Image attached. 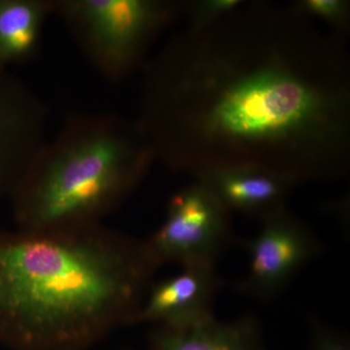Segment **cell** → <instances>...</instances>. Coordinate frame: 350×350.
Returning a JSON list of instances; mask_svg holds the SVG:
<instances>
[{"label": "cell", "mask_w": 350, "mask_h": 350, "mask_svg": "<svg viewBox=\"0 0 350 350\" xmlns=\"http://www.w3.org/2000/svg\"><path fill=\"white\" fill-rule=\"evenodd\" d=\"M148 345L151 350H269L261 323L253 314L231 321L214 317L187 328L155 326Z\"/></svg>", "instance_id": "10"}, {"label": "cell", "mask_w": 350, "mask_h": 350, "mask_svg": "<svg viewBox=\"0 0 350 350\" xmlns=\"http://www.w3.org/2000/svg\"><path fill=\"white\" fill-rule=\"evenodd\" d=\"M142 72L135 120L172 172L256 165L294 186L349 172L345 38L291 4L243 1L175 34Z\"/></svg>", "instance_id": "1"}, {"label": "cell", "mask_w": 350, "mask_h": 350, "mask_svg": "<svg viewBox=\"0 0 350 350\" xmlns=\"http://www.w3.org/2000/svg\"><path fill=\"white\" fill-rule=\"evenodd\" d=\"M184 13L169 0H56L59 18L96 72L125 81L147 64L159 36Z\"/></svg>", "instance_id": "4"}, {"label": "cell", "mask_w": 350, "mask_h": 350, "mask_svg": "<svg viewBox=\"0 0 350 350\" xmlns=\"http://www.w3.org/2000/svg\"><path fill=\"white\" fill-rule=\"evenodd\" d=\"M292 7L301 15L315 22L321 21L332 27L333 32L342 36L347 31L349 21V2L345 0H301L293 2Z\"/></svg>", "instance_id": "12"}, {"label": "cell", "mask_w": 350, "mask_h": 350, "mask_svg": "<svg viewBox=\"0 0 350 350\" xmlns=\"http://www.w3.org/2000/svg\"><path fill=\"white\" fill-rule=\"evenodd\" d=\"M223 285L216 267H182L180 273L152 283L133 325L187 328L213 319Z\"/></svg>", "instance_id": "8"}, {"label": "cell", "mask_w": 350, "mask_h": 350, "mask_svg": "<svg viewBox=\"0 0 350 350\" xmlns=\"http://www.w3.org/2000/svg\"><path fill=\"white\" fill-rule=\"evenodd\" d=\"M56 0H0V70L38 56Z\"/></svg>", "instance_id": "11"}, {"label": "cell", "mask_w": 350, "mask_h": 350, "mask_svg": "<svg viewBox=\"0 0 350 350\" xmlns=\"http://www.w3.org/2000/svg\"><path fill=\"white\" fill-rule=\"evenodd\" d=\"M156 160L135 118L71 113L9 197L16 226L48 231L103 223L142 185Z\"/></svg>", "instance_id": "3"}, {"label": "cell", "mask_w": 350, "mask_h": 350, "mask_svg": "<svg viewBox=\"0 0 350 350\" xmlns=\"http://www.w3.org/2000/svg\"><path fill=\"white\" fill-rule=\"evenodd\" d=\"M159 268L145 239L103 223L0 229V344L86 350L133 325Z\"/></svg>", "instance_id": "2"}, {"label": "cell", "mask_w": 350, "mask_h": 350, "mask_svg": "<svg viewBox=\"0 0 350 350\" xmlns=\"http://www.w3.org/2000/svg\"><path fill=\"white\" fill-rule=\"evenodd\" d=\"M49 107L27 83L0 70V202L13 189L46 138Z\"/></svg>", "instance_id": "7"}, {"label": "cell", "mask_w": 350, "mask_h": 350, "mask_svg": "<svg viewBox=\"0 0 350 350\" xmlns=\"http://www.w3.org/2000/svg\"><path fill=\"white\" fill-rule=\"evenodd\" d=\"M308 350H350V338L345 332L340 331L322 320L310 319Z\"/></svg>", "instance_id": "14"}, {"label": "cell", "mask_w": 350, "mask_h": 350, "mask_svg": "<svg viewBox=\"0 0 350 350\" xmlns=\"http://www.w3.org/2000/svg\"><path fill=\"white\" fill-rule=\"evenodd\" d=\"M232 241L231 213L195 181L170 197L162 224L145 243L159 267H216Z\"/></svg>", "instance_id": "5"}, {"label": "cell", "mask_w": 350, "mask_h": 350, "mask_svg": "<svg viewBox=\"0 0 350 350\" xmlns=\"http://www.w3.org/2000/svg\"><path fill=\"white\" fill-rule=\"evenodd\" d=\"M243 0H199L184 2V13L189 18V29H199L213 25L236 10Z\"/></svg>", "instance_id": "13"}, {"label": "cell", "mask_w": 350, "mask_h": 350, "mask_svg": "<svg viewBox=\"0 0 350 350\" xmlns=\"http://www.w3.org/2000/svg\"><path fill=\"white\" fill-rule=\"evenodd\" d=\"M229 213H239L260 221L286 208L294 185L271 170L256 165L215 167L193 176Z\"/></svg>", "instance_id": "9"}, {"label": "cell", "mask_w": 350, "mask_h": 350, "mask_svg": "<svg viewBox=\"0 0 350 350\" xmlns=\"http://www.w3.org/2000/svg\"><path fill=\"white\" fill-rule=\"evenodd\" d=\"M243 244L248 269L236 290L262 303L275 300L323 250L314 232L287 207L262 220L257 234Z\"/></svg>", "instance_id": "6"}]
</instances>
